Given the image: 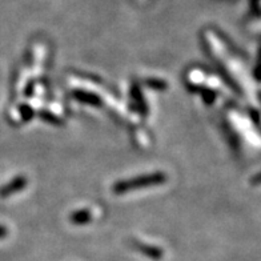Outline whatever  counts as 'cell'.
I'll return each instance as SVG.
<instances>
[{
    "mask_svg": "<svg viewBox=\"0 0 261 261\" xmlns=\"http://www.w3.org/2000/svg\"><path fill=\"white\" fill-rule=\"evenodd\" d=\"M25 184H27V181H25L24 177H17V179H15L11 184H8L6 188L2 189V191H0V195L2 196L12 195V193L17 192V191H21V189L25 187Z\"/></svg>",
    "mask_w": 261,
    "mask_h": 261,
    "instance_id": "cell-3",
    "label": "cell"
},
{
    "mask_svg": "<svg viewBox=\"0 0 261 261\" xmlns=\"http://www.w3.org/2000/svg\"><path fill=\"white\" fill-rule=\"evenodd\" d=\"M21 114H23V116H24V119L27 120V119H31L32 115H34V112H32L31 108H27V107H23V111H21Z\"/></svg>",
    "mask_w": 261,
    "mask_h": 261,
    "instance_id": "cell-8",
    "label": "cell"
},
{
    "mask_svg": "<svg viewBox=\"0 0 261 261\" xmlns=\"http://www.w3.org/2000/svg\"><path fill=\"white\" fill-rule=\"evenodd\" d=\"M136 248H138V251L141 252L143 254L148 256V257L155 258V260H159V258L163 257V251L160 248L156 247H151V245H144V244H139L136 243Z\"/></svg>",
    "mask_w": 261,
    "mask_h": 261,
    "instance_id": "cell-4",
    "label": "cell"
},
{
    "mask_svg": "<svg viewBox=\"0 0 261 261\" xmlns=\"http://www.w3.org/2000/svg\"><path fill=\"white\" fill-rule=\"evenodd\" d=\"M203 96H204V99H205L206 103H212L213 99H215V93L211 92V91L208 90V91H205V92H203Z\"/></svg>",
    "mask_w": 261,
    "mask_h": 261,
    "instance_id": "cell-7",
    "label": "cell"
},
{
    "mask_svg": "<svg viewBox=\"0 0 261 261\" xmlns=\"http://www.w3.org/2000/svg\"><path fill=\"white\" fill-rule=\"evenodd\" d=\"M91 213L88 212L87 210H80V211H76L75 213H72L71 215V221H72L73 224H86L88 223V221H91Z\"/></svg>",
    "mask_w": 261,
    "mask_h": 261,
    "instance_id": "cell-5",
    "label": "cell"
},
{
    "mask_svg": "<svg viewBox=\"0 0 261 261\" xmlns=\"http://www.w3.org/2000/svg\"><path fill=\"white\" fill-rule=\"evenodd\" d=\"M167 180V176L164 173H152V175L140 176V177H135V179L124 180V181H119L115 184L114 189L115 193H124L129 192V191H136V189L148 188V187L159 186Z\"/></svg>",
    "mask_w": 261,
    "mask_h": 261,
    "instance_id": "cell-1",
    "label": "cell"
},
{
    "mask_svg": "<svg viewBox=\"0 0 261 261\" xmlns=\"http://www.w3.org/2000/svg\"><path fill=\"white\" fill-rule=\"evenodd\" d=\"M6 234H7V230L4 229L3 227H0V237H3V236H6Z\"/></svg>",
    "mask_w": 261,
    "mask_h": 261,
    "instance_id": "cell-9",
    "label": "cell"
},
{
    "mask_svg": "<svg viewBox=\"0 0 261 261\" xmlns=\"http://www.w3.org/2000/svg\"><path fill=\"white\" fill-rule=\"evenodd\" d=\"M147 84L152 88H159V90H163L165 88V83L164 82H160V80H148Z\"/></svg>",
    "mask_w": 261,
    "mask_h": 261,
    "instance_id": "cell-6",
    "label": "cell"
},
{
    "mask_svg": "<svg viewBox=\"0 0 261 261\" xmlns=\"http://www.w3.org/2000/svg\"><path fill=\"white\" fill-rule=\"evenodd\" d=\"M73 96L76 100L83 101V103L91 104V106H101V100L99 99V96L93 95L91 92H84V91H76L73 92Z\"/></svg>",
    "mask_w": 261,
    "mask_h": 261,
    "instance_id": "cell-2",
    "label": "cell"
}]
</instances>
